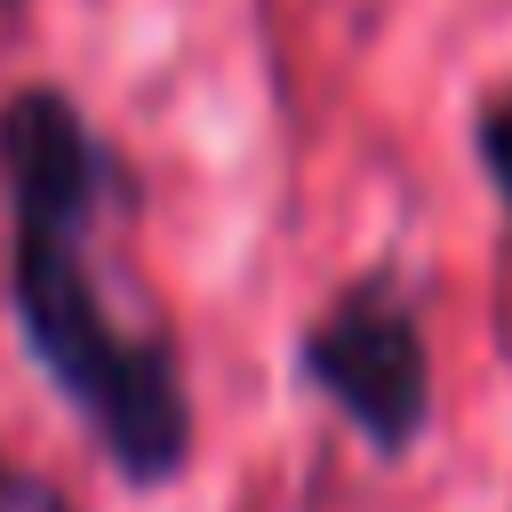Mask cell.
I'll return each mask as SVG.
<instances>
[{"instance_id":"4","label":"cell","mask_w":512,"mask_h":512,"mask_svg":"<svg viewBox=\"0 0 512 512\" xmlns=\"http://www.w3.org/2000/svg\"><path fill=\"white\" fill-rule=\"evenodd\" d=\"M472 160H480V176H488L496 208L512 216V88L480 96V112H472Z\"/></svg>"},{"instance_id":"5","label":"cell","mask_w":512,"mask_h":512,"mask_svg":"<svg viewBox=\"0 0 512 512\" xmlns=\"http://www.w3.org/2000/svg\"><path fill=\"white\" fill-rule=\"evenodd\" d=\"M0 512H72V496L32 464H0Z\"/></svg>"},{"instance_id":"2","label":"cell","mask_w":512,"mask_h":512,"mask_svg":"<svg viewBox=\"0 0 512 512\" xmlns=\"http://www.w3.org/2000/svg\"><path fill=\"white\" fill-rule=\"evenodd\" d=\"M296 376L360 432L368 456L400 464L424 432H432V408H440V384H432V344H424V320L400 288L392 264H368L360 280L336 288L328 312L304 320L296 336Z\"/></svg>"},{"instance_id":"3","label":"cell","mask_w":512,"mask_h":512,"mask_svg":"<svg viewBox=\"0 0 512 512\" xmlns=\"http://www.w3.org/2000/svg\"><path fill=\"white\" fill-rule=\"evenodd\" d=\"M0 192H8V224L88 232L128 192V168L96 136V120L80 112L72 88L24 80L0 96Z\"/></svg>"},{"instance_id":"6","label":"cell","mask_w":512,"mask_h":512,"mask_svg":"<svg viewBox=\"0 0 512 512\" xmlns=\"http://www.w3.org/2000/svg\"><path fill=\"white\" fill-rule=\"evenodd\" d=\"M0 8H8V0H0Z\"/></svg>"},{"instance_id":"1","label":"cell","mask_w":512,"mask_h":512,"mask_svg":"<svg viewBox=\"0 0 512 512\" xmlns=\"http://www.w3.org/2000/svg\"><path fill=\"white\" fill-rule=\"evenodd\" d=\"M8 312L32 368L80 408V424L128 488H168L192 464V392L176 344L128 328L104 304L88 272V232L8 224Z\"/></svg>"}]
</instances>
